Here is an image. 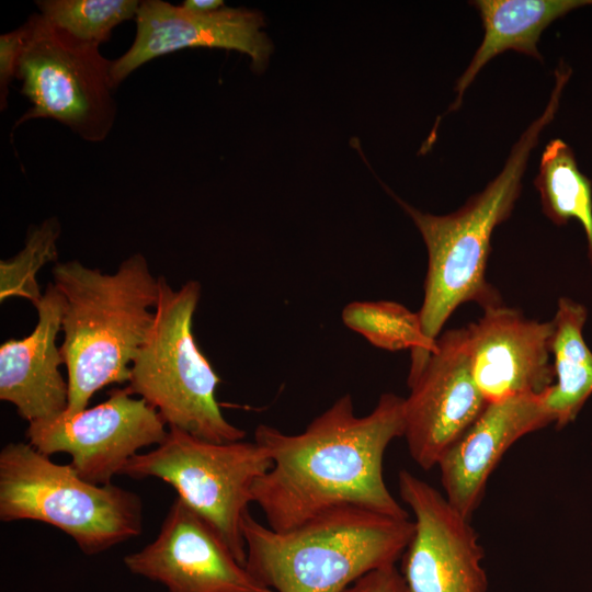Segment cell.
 I'll use <instances>...</instances> for the list:
<instances>
[{
    "label": "cell",
    "mask_w": 592,
    "mask_h": 592,
    "mask_svg": "<svg viewBox=\"0 0 592 592\" xmlns=\"http://www.w3.org/2000/svg\"><path fill=\"white\" fill-rule=\"evenodd\" d=\"M53 283L65 298L60 352L67 367L65 414L84 410L96 391L128 383L159 298V277L134 253L114 273L78 260L53 267Z\"/></svg>",
    "instance_id": "3"
},
{
    "label": "cell",
    "mask_w": 592,
    "mask_h": 592,
    "mask_svg": "<svg viewBox=\"0 0 592 592\" xmlns=\"http://www.w3.org/2000/svg\"><path fill=\"white\" fill-rule=\"evenodd\" d=\"M588 310L561 297L551 319L550 353L554 384L544 392V405L557 429L572 422L592 395V352L583 339Z\"/></svg>",
    "instance_id": "18"
},
{
    "label": "cell",
    "mask_w": 592,
    "mask_h": 592,
    "mask_svg": "<svg viewBox=\"0 0 592 592\" xmlns=\"http://www.w3.org/2000/svg\"><path fill=\"white\" fill-rule=\"evenodd\" d=\"M413 520L357 506L326 511L284 532L242 520L246 568L274 592H343L364 574L401 558Z\"/></svg>",
    "instance_id": "4"
},
{
    "label": "cell",
    "mask_w": 592,
    "mask_h": 592,
    "mask_svg": "<svg viewBox=\"0 0 592 592\" xmlns=\"http://www.w3.org/2000/svg\"><path fill=\"white\" fill-rule=\"evenodd\" d=\"M401 500L413 514L412 537L401 556L410 592H487L483 548L469 519L444 493L401 469Z\"/></svg>",
    "instance_id": "10"
},
{
    "label": "cell",
    "mask_w": 592,
    "mask_h": 592,
    "mask_svg": "<svg viewBox=\"0 0 592 592\" xmlns=\"http://www.w3.org/2000/svg\"><path fill=\"white\" fill-rule=\"evenodd\" d=\"M466 329L473 377L488 403L543 395L554 384L551 320L528 319L501 304Z\"/></svg>",
    "instance_id": "14"
},
{
    "label": "cell",
    "mask_w": 592,
    "mask_h": 592,
    "mask_svg": "<svg viewBox=\"0 0 592 592\" xmlns=\"http://www.w3.org/2000/svg\"><path fill=\"white\" fill-rule=\"evenodd\" d=\"M201 298L195 280L173 289L159 276V298L149 332L130 366L128 390L146 400L170 428L225 443L246 432L221 413L216 398L220 379L193 334Z\"/></svg>",
    "instance_id": "5"
},
{
    "label": "cell",
    "mask_w": 592,
    "mask_h": 592,
    "mask_svg": "<svg viewBox=\"0 0 592 592\" xmlns=\"http://www.w3.org/2000/svg\"><path fill=\"white\" fill-rule=\"evenodd\" d=\"M543 395L489 402L440 460L443 493L467 519L480 505L488 479L505 452L524 435L553 423Z\"/></svg>",
    "instance_id": "15"
},
{
    "label": "cell",
    "mask_w": 592,
    "mask_h": 592,
    "mask_svg": "<svg viewBox=\"0 0 592 592\" xmlns=\"http://www.w3.org/2000/svg\"><path fill=\"white\" fill-rule=\"evenodd\" d=\"M182 5L191 11L208 13L225 7L221 0H186Z\"/></svg>",
    "instance_id": "25"
},
{
    "label": "cell",
    "mask_w": 592,
    "mask_h": 592,
    "mask_svg": "<svg viewBox=\"0 0 592 592\" xmlns=\"http://www.w3.org/2000/svg\"><path fill=\"white\" fill-rule=\"evenodd\" d=\"M167 434L159 412L127 387L113 389L92 408L34 421L26 430L32 446L47 456L69 454L76 473L94 485L111 483L139 449L160 444Z\"/></svg>",
    "instance_id": "9"
},
{
    "label": "cell",
    "mask_w": 592,
    "mask_h": 592,
    "mask_svg": "<svg viewBox=\"0 0 592 592\" xmlns=\"http://www.w3.org/2000/svg\"><path fill=\"white\" fill-rule=\"evenodd\" d=\"M24 24L0 36V109L8 106L9 86L18 76L19 58L25 42Z\"/></svg>",
    "instance_id": "23"
},
{
    "label": "cell",
    "mask_w": 592,
    "mask_h": 592,
    "mask_svg": "<svg viewBox=\"0 0 592 592\" xmlns=\"http://www.w3.org/2000/svg\"><path fill=\"white\" fill-rule=\"evenodd\" d=\"M554 75L544 112L514 144L501 172L459 209L447 215L423 213L389 191L413 220L426 247L424 296L418 312L424 334L433 342L460 305L474 301L483 309L501 305L498 291L486 280L491 237L514 208L531 152L558 112L571 69L559 65Z\"/></svg>",
    "instance_id": "2"
},
{
    "label": "cell",
    "mask_w": 592,
    "mask_h": 592,
    "mask_svg": "<svg viewBox=\"0 0 592 592\" xmlns=\"http://www.w3.org/2000/svg\"><path fill=\"white\" fill-rule=\"evenodd\" d=\"M343 592H410L396 563L379 567L361 577Z\"/></svg>",
    "instance_id": "24"
},
{
    "label": "cell",
    "mask_w": 592,
    "mask_h": 592,
    "mask_svg": "<svg viewBox=\"0 0 592 592\" xmlns=\"http://www.w3.org/2000/svg\"><path fill=\"white\" fill-rule=\"evenodd\" d=\"M405 434V398L383 394L366 415L350 394L337 399L298 434L260 424L254 441L272 467L252 487L267 526L288 531L335 508L357 506L408 519L384 479V455Z\"/></svg>",
    "instance_id": "1"
},
{
    "label": "cell",
    "mask_w": 592,
    "mask_h": 592,
    "mask_svg": "<svg viewBox=\"0 0 592 592\" xmlns=\"http://www.w3.org/2000/svg\"><path fill=\"white\" fill-rule=\"evenodd\" d=\"M24 26L16 78L32 106L12 130L26 121L50 118L87 141L104 140L117 113L112 61L102 56L99 44L71 36L41 13L32 14Z\"/></svg>",
    "instance_id": "8"
},
{
    "label": "cell",
    "mask_w": 592,
    "mask_h": 592,
    "mask_svg": "<svg viewBox=\"0 0 592 592\" xmlns=\"http://www.w3.org/2000/svg\"><path fill=\"white\" fill-rule=\"evenodd\" d=\"M264 25L260 12L246 8L224 7L201 13L163 0L140 1L134 42L125 54L112 60L113 87L144 64L184 48L237 50L248 55L252 68L260 71L273 50L262 31Z\"/></svg>",
    "instance_id": "13"
},
{
    "label": "cell",
    "mask_w": 592,
    "mask_h": 592,
    "mask_svg": "<svg viewBox=\"0 0 592 592\" xmlns=\"http://www.w3.org/2000/svg\"><path fill=\"white\" fill-rule=\"evenodd\" d=\"M272 467L267 451L254 442H212L177 428L145 454H137L122 475L155 477L172 486L189 506L209 522L239 562L247 550L241 532L252 502V487Z\"/></svg>",
    "instance_id": "7"
},
{
    "label": "cell",
    "mask_w": 592,
    "mask_h": 592,
    "mask_svg": "<svg viewBox=\"0 0 592 592\" xmlns=\"http://www.w3.org/2000/svg\"><path fill=\"white\" fill-rule=\"evenodd\" d=\"M407 384L403 437L414 463L430 470L488 405L473 377L467 329L440 335L435 351Z\"/></svg>",
    "instance_id": "11"
},
{
    "label": "cell",
    "mask_w": 592,
    "mask_h": 592,
    "mask_svg": "<svg viewBox=\"0 0 592 592\" xmlns=\"http://www.w3.org/2000/svg\"><path fill=\"white\" fill-rule=\"evenodd\" d=\"M534 185L549 220L557 226L572 219L580 223L592 263V182L580 171L574 152L565 140L555 138L546 145Z\"/></svg>",
    "instance_id": "19"
},
{
    "label": "cell",
    "mask_w": 592,
    "mask_h": 592,
    "mask_svg": "<svg viewBox=\"0 0 592 592\" xmlns=\"http://www.w3.org/2000/svg\"><path fill=\"white\" fill-rule=\"evenodd\" d=\"M343 323L371 344L387 351H411L408 380L414 378L435 351L423 332L419 312L391 300H356L342 310Z\"/></svg>",
    "instance_id": "20"
},
{
    "label": "cell",
    "mask_w": 592,
    "mask_h": 592,
    "mask_svg": "<svg viewBox=\"0 0 592 592\" xmlns=\"http://www.w3.org/2000/svg\"><path fill=\"white\" fill-rule=\"evenodd\" d=\"M134 574L169 592H274L239 562L219 532L177 498L157 537L124 557Z\"/></svg>",
    "instance_id": "12"
},
{
    "label": "cell",
    "mask_w": 592,
    "mask_h": 592,
    "mask_svg": "<svg viewBox=\"0 0 592 592\" xmlns=\"http://www.w3.org/2000/svg\"><path fill=\"white\" fill-rule=\"evenodd\" d=\"M35 308L33 331L0 345V399L12 403L29 423L55 418L68 405V382L59 369L65 362L56 344L65 298L53 282Z\"/></svg>",
    "instance_id": "16"
},
{
    "label": "cell",
    "mask_w": 592,
    "mask_h": 592,
    "mask_svg": "<svg viewBox=\"0 0 592 592\" xmlns=\"http://www.w3.org/2000/svg\"><path fill=\"white\" fill-rule=\"evenodd\" d=\"M483 38L466 70L458 78L456 98L447 112L457 111L467 88L496 56L514 50L543 61L537 48L543 32L573 10L592 5V0H476Z\"/></svg>",
    "instance_id": "17"
},
{
    "label": "cell",
    "mask_w": 592,
    "mask_h": 592,
    "mask_svg": "<svg viewBox=\"0 0 592 592\" xmlns=\"http://www.w3.org/2000/svg\"><path fill=\"white\" fill-rule=\"evenodd\" d=\"M60 224L49 217L27 232L24 247L12 258L0 261V300L23 298L34 307L42 299L37 273L58 258Z\"/></svg>",
    "instance_id": "22"
},
{
    "label": "cell",
    "mask_w": 592,
    "mask_h": 592,
    "mask_svg": "<svg viewBox=\"0 0 592 592\" xmlns=\"http://www.w3.org/2000/svg\"><path fill=\"white\" fill-rule=\"evenodd\" d=\"M39 13L71 36L101 45L115 26L136 16L137 0H39Z\"/></svg>",
    "instance_id": "21"
},
{
    "label": "cell",
    "mask_w": 592,
    "mask_h": 592,
    "mask_svg": "<svg viewBox=\"0 0 592 592\" xmlns=\"http://www.w3.org/2000/svg\"><path fill=\"white\" fill-rule=\"evenodd\" d=\"M0 520L49 524L95 555L141 533L143 503L133 491L83 480L30 443H9L0 452Z\"/></svg>",
    "instance_id": "6"
}]
</instances>
